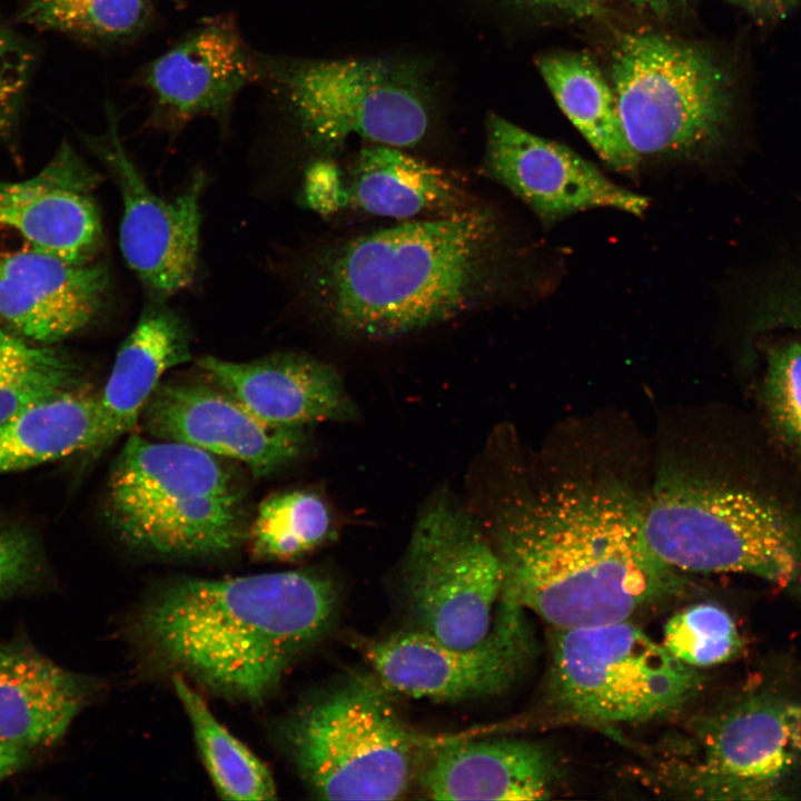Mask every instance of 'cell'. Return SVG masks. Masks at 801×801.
<instances>
[{"instance_id": "cell-1", "label": "cell", "mask_w": 801, "mask_h": 801, "mask_svg": "<svg viewBox=\"0 0 801 801\" xmlns=\"http://www.w3.org/2000/svg\"><path fill=\"white\" fill-rule=\"evenodd\" d=\"M503 592L552 629L631 621L686 587L644 534L643 501L614 481L567 482L497 522Z\"/></svg>"}, {"instance_id": "cell-2", "label": "cell", "mask_w": 801, "mask_h": 801, "mask_svg": "<svg viewBox=\"0 0 801 801\" xmlns=\"http://www.w3.org/2000/svg\"><path fill=\"white\" fill-rule=\"evenodd\" d=\"M337 601L332 578L314 570L179 578L146 600L134 635L156 665L222 696L260 702L328 629Z\"/></svg>"}, {"instance_id": "cell-3", "label": "cell", "mask_w": 801, "mask_h": 801, "mask_svg": "<svg viewBox=\"0 0 801 801\" xmlns=\"http://www.w3.org/2000/svg\"><path fill=\"white\" fill-rule=\"evenodd\" d=\"M507 279L497 221L475 207L332 246L307 266L304 284L314 307L338 332L385 339L471 310Z\"/></svg>"}, {"instance_id": "cell-4", "label": "cell", "mask_w": 801, "mask_h": 801, "mask_svg": "<svg viewBox=\"0 0 801 801\" xmlns=\"http://www.w3.org/2000/svg\"><path fill=\"white\" fill-rule=\"evenodd\" d=\"M106 516L125 545L166 557L221 556L248 532L239 484L216 455L138 434L111 466Z\"/></svg>"}, {"instance_id": "cell-5", "label": "cell", "mask_w": 801, "mask_h": 801, "mask_svg": "<svg viewBox=\"0 0 801 801\" xmlns=\"http://www.w3.org/2000/svg\"><path fill=\"white\" fill-rule=\"evenodd\" d=\"M651 550L680 572L742 573L801 600V521L749 488L689 476L643 501Z\"/></svg>"}, {"instance_id": "cell-6", "label": "cell", "mask_w": 801, "mask_h": 801, "mask_svg": "<svg viewBox=\"0 0 801 801\" xmlns=\"http://www.w3.org/2000/svg\"><path fill=\"white\" fill-rule=\"evenodd\" d=\"M610 83L641 156L698 158L723 139L734 105L728 67L708 48L657 32L620 37Z\"/></svg>"}, {"instance_id": "cell-7", "label": "cell", "mask_w": 801, "mask_h": 801, "mask_svg": "<svg viewBox=\"0 0 801 801\" xmlns=\"http://www.w3.org/2000/svg\"><path fill=\"white\" fill-rule=\"evenodd\" d=\"M703 676L631 621L552 629L547 694L562 715L578 722L669 716L699 694Z\"/></svg>"}, {"instance_id": "cell-8", "label": "cell", "mask_w": 801, "mask_h": 801, "mask_svg": "<svg viewBox=\"0 0 801 801\" xmlns=\"http://www.w3.org/2000/svg\"><path fill=\"white\" fill-rule=\"evenodd\" d=\"M384 688L356 681L296 712L286 746L309 789L326 800H395L417 773L418 739Z\"/></svg>"}, {"instance_id": "cell-9", "label": "cell", "mask_w": 801, "mask_h": 801, "mask_svg": "<svg viewBox=\"0 0 801 801\" xmlns=\"http://www.w3.org/2000/svg\"><path fill=\"white\" fill-rule=\"evenodd\" d=\"M283 95L305 138L337 147L357 135L396 148L418 144L429 122L427 88L408 63L386 59L280 61L264 80Z\"/></svg>"}, {"instance_id": "cell-10", "label": "cell", "mask_w": 801, "mask_h": 801, "mask_svg": "<svg viewBox=\"0 0 801 801\" xmlns=\"http://www.w3.org/2000/svg\"><path fill=\"white\" fill-rule=\"evenodd\" d=\"M800 772L801 702L756 688L699 720L685 756L662 773L692 798L774 800Z\"/></svg>"}, {"instance_id": "cell-11", "label": "cell", "mask_w": 801, "mask_h": 801, "mask_svg": "<svg viewBox=\"0 0 801 801\" xmlns=\"http://www.w3.org/2000/svg\"><path fill=\"white\" fill-rule=\"evenodd\" d=\"M407 605L417 630L458 649L491 633L503 594L495 546L445 494L421 511L403 565Z\"/></svg>"}, {"instance_id": "cell-12", "label": "cell", "mask_w": 801, "mask_h": 801, "mask_svg": "<svg viewBox=\"0 0 801 801\" xmlns=\"http://www.w3.org/2000/svg\"><path fill=\"white\" fill-rule=\"evenodd\" d=\"M524 609L505 593L490 635L475 646H449L414 630L368 642L365 657L388 692L413 699L461 701L511 686L533 654Z\"/></svg>"}, {"instance_id": "cell-13", "label": "cell", "mask_w": 801, "mask_h": 801, "mask_svg": "<svg viewBox=\"0 0 801 801\" xmlns=\"http://www.w3.org/2000/svg\"><path fill=\"white\" fill-rule=\"evenodd\" d=\"M89 145L120 194L121 253L150 299L167 300L187 289L198 269L204 174L195 172L172 199L156 195L126 150L115 112H109L103 135Z\"/></svg>"}, {"instance_id": "cell-14", "label": "cell", "mask_w": 801, "mask_h": 801, "mask_svg": "<svg viewBox=\"0 0 801 801\" xmlns=\"http://www.w3.org/2000/svg\"><path fill=\"white\" fill-rule=\"evenodd\" d=\"M265 56L253 50L231 17L205 19L138 71L150 98L149 125L177 132L197 118L222 128L240 92L263 81Z\"/></svg>"}, {"instance_id": "cell-15", "label": "cell", "mask_w": 801, "mask_h": 801, "mask_svg": "<svg viewBox=\"0 0 801 801\" xmlns=\"http://www.w3.org/2000/svg\"><path fill=\"white\" fill-rule=\"evenodd\" d=\"M484 170L518 197L545 227L593 208L641 216L650 206L649 198L613 182L565 145L497 115H491L486 125Z\"/></svg>"}, {"instance_id": "cell-16", "label": "cell", "mask_w": 801, "mask_h": 801, "mask_svg": "<svg viewBox=\"0 0 801 801\" xmlns=\"http://www.w3.org/2000/svg\"><path fill=\"white\" fill-rule=\"evenodd\" d=\"M100 175L70 146L32 178L0 181V249L92 263L103 244L93 190Z\"/></svg>"}, {"instance_id": "cell-17", "label": "cell", "mask_w": 801, "mask_h": 801, "mask_svg": "<svg viewBox=\"0 0 801 801\" xmlns=\"http://www.w3.org/2000/svg\"><path fill=\"white\" fill-rule=\"evenodd\" d=\"M144 431L234 458L257 476L277 472L301 454L303 427L269 425L217 386L160 382L141 412Z\"/></svg>"}, {"instance_id": "cell-18", "label": "cell", "mask_w": 801, "mask_h": 801, "mask_svg": "<svg viewBox=\"0 0 801 801\" xmlns=\"http://www.w3.org/2000/svg\"><path fill=\"white\" fill-rule=\"evenodd\" d=\"M109 286L107 268L33 251L0 255V318L32 342L50 345L97 318Z\"/></svg>"}, {"instance_id": "cell-19", "label": "cell", "mask_w": 801, "mask_h": 801, "mask_svg": "<svg viewBox=\"0 0 801 801\" xmlns=\"http://www.w3.org/2000/svg\"><path fill=\"white\" fill-rule=\"evenodd\" d=\"M197 366L210 383L269 425L304 427L357 415L339 374L313 357L284 353L231 362L204 356Z\"/></svg>"}, {"instance_id": "cell-20", "label": "cell", "mask_w": 801, "mask_h": 801, "mask_svg": "<svg viewBox=\"0 0 801 801\" xmlns=\"http://www.w3.org/2000/svg\"><path fill=\"white\" fill-rule=\"evenodd\" d=\"M416 774L434 800H543L554 791L558 768L543 745L503 739L436 748Z\"/></svg>"}, {"instance_id": "cell-21", "label": "cell", "mask_w": 801, "mask_h": 801, "mask_svg": "<svg viewBox=\"0 0 801 801\" xmlns=\"http://www.w3.org/2000/svg\"><path fill=\"white\" fill-rule=\"evenodd\" d=\"M95 688L28 641L0 640V741L30 752L56 744Z\"/></svg>"}, {"instance_id": "cell-22", "label": "cell", "mask_w": 801, "mask_h": 801, "mask_svg": "<svg viewBox=\"0 0 801 801\" xmlns=\"http://www.w3.org/2000/svg\"><path fill=\"white\" fill-rule=\"evenodd\" d=\"M191 358L185 319L166 300L150 299L118 349L109 378L99 393L91 458L108 451L139 422L162 375Z\"/></svg>"}, {"instance_id": "cell-23", "label": "cell", "mask_w": 801, "mask_h": 801, "mask_svg": "<svg viewBox=\"0 0 801 801\" xmlns=\"http://www.w3.org/2000/svg\"><path fill=\"white\" fill-rule=\"evenodd\" d=\"M347 199L370 214L400 219L434 212L448 217L475 208L445 171L386 145L359 152Z\"/></svg>"}, {"instance_id": "cell-24", "label": "cell", "mask_w": 801, "mask_h": 801, "mask_svg": "<svg viewBox=\"0 0 801 801\" xmlns=\"http://www.w3.org/2000/svg\"><path fill=\"white\" fill-rule=\"evenodd\" d=\"M536 66L556 103L595 152L614 170L635 175L641 157L630 146L611 83L586 53L557 51Z\"/></svg>"}, {"instance_id": "cell-25", "label": "cell", "mask_w": 801, "mask_h": 801, "mask_svg": "<svg viewBox=\"0 0 801 801\" xmlns=\"http://www.w3.org/2000/svg\"><path fill=\"white\" fill-rule=\"evenodd\" d=\"M99 393L81 387L0 424V475L87 453L96 436Z\"/></svg>"}, {"instance_id": "cell-26", "label": "cell", "mask_w": 801, "mask_h": 801, "mask_svg": "<svg viewBox=\"0 0 801 801\" xmlns=\"http://www.w3.org/2000/svg\"><path fill=\"white\" fill-rule=\"evenodd\" d=\"M172 686L217 793L226 800H274L276 785L266 764L215 718L185 676L174 674Z\"/></svg>"}, {"instance_id": "cell-27", "label": "cell", "mask_w": 801, "mask_h": 801, "mask_svg": "<svg viewBox=\"0 0 801 801\" xmlns=\"http://www.w3.org/2000/svg\"><path fill=\"white\" fill-rule=\"evenodd\" d=\"M335 534L326 501L310 491H286L266 497L248 526L247 542L258 560L300 557Z\"/></svg>"}, {"instance_id": "cell-28", "label": "cell", "mask_w": 801, "mask_h": 801, "mask_svg": "<svg viewBox=\"0 0 801 801\" xmlns=\"http://www.w3.org/2000/svg\"><path fill=\"white\" fill-rule=\"evenodd\" d=\"M81 387L82 368L69 354L0 330V424Z\"/></svg>"}, {"instance_id": "cell-29", "label": "cell", "mask_w": 801, "mask_h": 801, "mask_svg": "<svg viewBox=\"0 0 801 801\" xmlns=\"http://www.w3.org/2000/svg\"><path fill=\"white\" fill-rule=\"evenodd\" d=\"M22 19L103 46H123L150 28L154 8L150 0H28Z\"/></svg>"}, {"instance_id": "cell-30", "label": "cell", "mask_w": 801, "mask_h": 801, "mask_svg": "<svg viewBox=\"0 0 801 801\" xmlns=\"http://www.w3.org/2000/svg\"><path fill=\"white\" fill-rule=\"evenodd\" d=\"M661 644L673 657L694 669L729 662L743 650L732 615L711 602L690 605L672 615Z\"/></svg>"}, {"instance_id": "cell-31", "label": "cell", "mask_w": 801, "mask_h": 801, "mask_svg": "<svg viewBox=\"0 0 801 801\" xmlns=\"http://www.w3.org/2000/svg\"><path fill=\"white\" fill-rule=\"evenodd\" d=\"M762 393L775 432L801 454V342L770 346Z\"/></svg>"}, {"instance_id": "cell-32", "label": "cell", "mask_w": 801, "mask_h": 801, "mask_svg": "<svg viewBox=\"0 0 801 801\" xmlns=\"http://www.w3.org/2000/svg\"><path fill=\"white\" fill-rule=\"evenodd\" d=\"M44 574V557L34 533L0 520V600L36 590Z\"/></svg>"}, {"instance_id": "cell-33", "label": "cell", "mask_w": 801, "mask_h": 801, "mask_svg": "<svg viewBox=\"0 0 801 801\" xmlns=\"http://www.w3.org/2000/svg\"><path fill=\"white\" fill-rule=\"evenodd\" d=\"M29 67L24 46L0 24V131H7L12 123Z\"/></svg>"}, {"instance_id": "cell-34", "label": "cell", "mask_w": 801, "mask_h": 801, "mask_svg": "<svg viewBox=\"0 0 801 801\" xmlns=\"http://www.w3.org/2000/svg\"><path fill=\"white\" fill-rule=\"evenodd\" d=\"M752 324L756 332L780 328L801 332V276L770 289L760 301Z\"/></svg>"}, {"instance_id": "cell-35", "label": "cell", "mask_w": 801, "mask_h": 801, "mask_svg": "<svg viewBox=\"0 0 801 801\" xmlns=\"http://www.w3.org/2000/svg\"><path fill=\"white\" fill-rule=\"evenodd\" d=\"M304 195L307 205L320 214H333L348 202L338 169L329 161H317L308 169Z\"/></svg>"}, {"instance_id": "cell-36", "label": "cell", "mask_w": 801, "mask_h": 801, "mask_svg": "<svg viewBox=\"0 0 801 801\" xmlns=\"http://www.w3.org/2000/svg\"><path fill=\"white\" fill-rule=\"evenodd\" d=\"M533 8L553 11L575 19H591L603 14V0H518Z\"/></svg>"}, {"instance_id": "cell-37", "label": "cell", "mask_w": 801, "mask_h": 801, "mask_svg": "<svg viewBox=\"0 0 801 801\" xmlns=\"http://www.w3.org/2000/svg\"><path fill=\"white\" fill-rule=\"evenodd\" d=\"M756 19L777 20L785 17L800 0H726Z\"/></svg>"}, {"instance_id": "cell-38", "label": "cell", "mask_w": 801, "mask_h": 801, "mask_svg": "<svg viewBox=\"0 0 801 801\" xmlns=\"http://www.w3.org/2000/svg\"><path fill=\"white\" fill-rule=\"evenodd\" d=\"M30 762V751L0 741V782L20 772Z\"/></svg>"}, {"instance_id": "cell-39", "label": "cell", "mask_w": 801, "mask_h": 801, "mask_svg": "<svg viewBox=\"0 0 801 801\" xmlns=\"http://www.w3.org/2000/svg\"><path fill=\"white\" fill-rule=\"evenodd\" d=\"M630 6L660 19L671 18L682 12L689 0H622Z\"/></svg>"}, {"instance_id": "cell-40", "label": "cell", "mask_w": 801, "mask_h": 801, "mask_svg": "<svg viewBox=\"0 0 801 801\" xmlns=\"http://www.w3.org/2000/svg\"><path fill=\"white\" fill-rule=\"evenodd\" d=\"M175 1H178V3H179V2H181L182 0H175Z\"/></svg>"}]
</instances>
